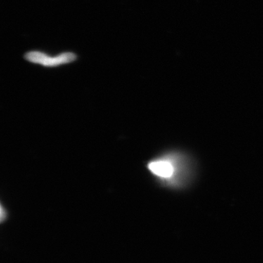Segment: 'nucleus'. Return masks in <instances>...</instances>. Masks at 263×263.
<instances>
[{
  "label": "nucleus",
  "instance_id": "f257e3e1",
  "mask_svg": "<svg viewBox=\"0 0 263 263\" xmlns=\"http://www.w3.org/2000/svg\"><path fill=\"white\" fill-rule=\"evenodd\" d=\"M192 164L181 152L169 151L156 156L146 162L151 176L162 187H185L193 177Z\"/></svg>",
  "mask_w": 263,
  "mask_h": 263
},
{
  "label": "nucleus",
  "instance_id": "f03ea898",
  "mask_svg": "<svg viewBox=\"0 0 263 263\" xmlns=\"http://www.w3.org/2000/svg\"><path fill=\"white\" fill-rule=\"evenodd\" d=\"M27 61L37 64L44 67H57L75 61L77 57L73 53L66 52L56 57H49L42 52L30 51L25 55Z\"/></svg>",
  "mask_w": 263,
  "mask_h": 263
},
{
  "label": "nucleus",
  "instance_id": "7ed1b4c3",
  "mask_svg": "<svg viewBox=\"0 0 263 263\" xmlns=\"http://www.w3.org/2000/svg\"><path fill=\"white\" fill-rule=\"evenodd\" d=\"M7 213L5 212L4 208H3V205H1V221H4L5 218H6Z\"/></svg>",
  "mask_w": 263,
  "mask_h": 263
}]
</instances>
